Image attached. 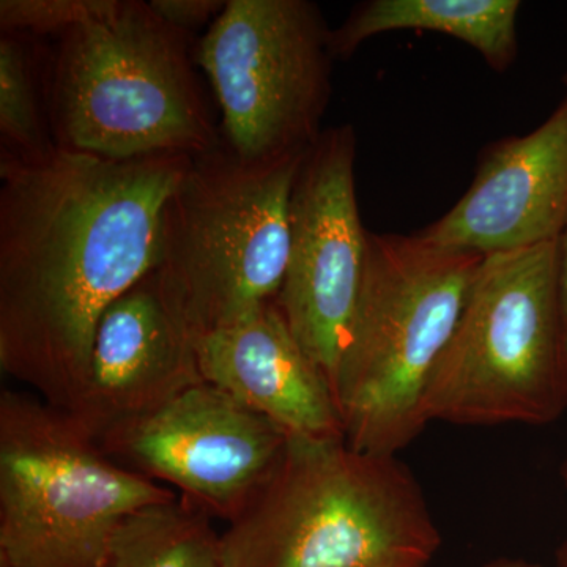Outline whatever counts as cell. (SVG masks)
Segmentation results:
<instances>
[{"mask_svg": "<svg viewBox=\"0 0 567 567\" xmlns=\"http://www.w3.org/2000/svg\"><path fill=\"white\" fill-rule=\"evenodd\" d=\"M483 567H539L536 565H532V563L524 561V559H513V558H498L494 559V561L487 563Z\"/></svg>", "mask_w": 567, "mask_h": 567, "instance_id": "obj_20", "label": "cell"}, {"mask_svg": "<svg viewBox=\"0 0 567 567\" xmlns=\"http://www.w3.org/2000/svg\"><path fill=\"white\" fill-rule=\"evenodd\" d=\"M194 344L205 383L290 439H344L330 380L298 344L276 300Z\"/></svg>", "mask_w": 567, "mask_h": 567, "instance_id": "obj_13", "label": "cell"}, {"mask_svg": "<svg viewBox=\"0 0 567 567\" xmlns=\"http://www.w3.org/2000/svg\"><path fill=\"white\" fill-rule=\"evenodd\" d=\"M44 47L21 32H0V156L37 158L55 148L44 93Z\"/></svg>", "mask_w": 567, "mask_h": 567, "instance_id": "obj_16", "label": "cell"}, {"mask_svg": "<svg viewBox=\"0 0 567 567\" xmlns=\"http://www.w3.org/2000/svg\"><path fill=\"white\" fill-rule=\"evenodd\" d=\"M567 229V96L535 132L488 145L472 185L424 240L492 256L557 241Z\"/></svg>", "mask_w": 567, "mask_h": 567, "instance_id": "obj_11", "label": "cell"}, {"mask_svg": "<svg viewBox=\"0 0 567 567\" xmlns=\"http://www.w3.org/2000/svg\"><path fill=\"white\" fill-rule=\"evenodd\" d=\"M563 481H565V487L567 492V458L565 461V464H563ZM558 567H567V539L565 543V546H563L561 551H559V563Z\"/></svg>", "mask_w": 567, "mask_h": 567, "instance_id": "obj_21", "label": "cell"}, {"mask_svg": "<svg viewBox=\"0 0 567 567\" xmlns=\"http://www.w3.org/2000/svg\"><path fill=\"white\" fill-rule=\"evenodd\" d=\"M566 409L559 240L486 256L429 380L425 421L544 425Z\"/></svg>", "mask_w": 567, "mask_h": 567, "instance_id": "obj_7", "label": "cell"}, {"mask_svg": "<svg viewBox=\"0 0 567 567\" xmlns=\"http://www.w3.org/2000/svg\"><path fill=\"white\" fill-rule=\"evenodd\" d=\"M518 0H369L331 32L334 61L352 58L365 40L394 31H432L464 41L496 73L517 58Z\"/></svg>", "mask_w": 567, "mask_h": 567, "instance_id": "obj_14", "label": "cell"}, {"mask_svg": "<svg viewBox=\"0 0 567 567\" xmlns=\"http://www.w3.org/2000/svg\"><path fill=\"white\" fill-rule=\"evenodd\" d=\"M305 153L246 162L221 144L193 158L164 205L153 275L194 341L278 297L289 259L290 196Z\"/></svg>", "mask_w": 567, "mask_h": 567, "instance_id": "obj_5", "label": "cell"}, {"mask_svg": "<svg viewBox=\"0 0 567 567\" xmlns=\"http://www.w3.org/2000/svg\"><path fill=\"white\" fill-rule=\"evenodd\" d=\"M107 567H224L212 518L186 499L147 507L112 540Z\"/></svg>", "mask_w": 567, "mask_h": 567, "instance_id": "obj_15", "label": "cell"}, {"mask_svg": "<svg viewBox=\"0 0 567 567\" xmlns=\"http://www.w3.org/2000/svg\"><path fill=\"white\" fill-rule=\"evenodd\" d=\"M199 383L194 338L152 271L100 319L87 380L70 415L103 443Z\"/></svg>", "mask_w": 567, "mask_h": 567, "instance_id": "obj_12", "label": "cell"}, {"mask_svg": "<svg viewBox=\"0 0 567 567\" xmlns=\"http://www.w3.org/2000/svg\"><path fill=\"white\" fill-rule=\"evenodd\" d=\"M484 259L420 234L369 233L363 286L333 385L352 450L395 456L429 424V380Z\"/></svg>", "mask_w": 567, "mask_h": 567, "instance_id": "obj_4", "label": "cell"}, {"mask_svg": "<svg viewBox=\"0 0 567 567\" xmlns=\"http://www.w3.org/2000/svg\"><path fill=\"white\" fill-rule=\"evenodd\" d=\"M287 443L278 425L204 382L100 445L212 520L230 524L274 475Z\"/></svg>", "mask_w": 567, "mask_h": 567, "instance_id": "obj_10", "label": "cell"}, {"mask_svg": "<svg viewBox=\"0 0 567 567\" xmlns=\"http://www.w3.org/2000/svg\"><path fill=\"white\" fill-rule=\"evenodd\" d=\"M559 301H561L567 347V229L565 234L559 237Z\"/></svg>", "mask_w": 567, "mask_h": 567, "instance_id": "obj_19", "label": "cell"}, {"mask_svg": "<svg viewBox=\"0 0 567 567\" xmlns=\"http://www.w3.org/2000/svg\"><path fill=\"white\" fill-rule=\"evenodd\" d=\"M192 43L142 0H115L103 17L55 37L44 52L55 147L117 162L218 148Z\"/></svg>", "mask_w": 567, "mask_h": 567, "instance_id": "obj_2", "label": "cell"}, {"mask_svg": "<svg viewBox=\"0 0 567 567\" xmlns=\"http://www.w3.org/2000/svg\"><path fill=\"white\" fill-rule=\"evenodd\" d=\"M563 84H565L567 87V71L565 73V76H563Z\"/></svg>", "mask_w": 567, "mask_h": 567, "instance_id": "obj_22", "label": "cell"}, {"mask_svg": "<svg viewBox=\"0 0 567 567\" xmlns=\"http://www.w3.org/2000/svg\"><path fill=\"white\" fill-rule=\"evenodd\" d=\"M331 32L309 0H227L193 48L221 110L227 151L271 162L316 144L333 91Z\"/></svg>", "mask_w": 567, "mask_h": 567, "instance_id": "obj_8", "label": "cell"}, {"mask_svg": "<svg viewBox=\"0 0 567 567\" xmlns=\"http://www.w3.org/2000/svg\"><path fill=\"white\" fill-rule=\"evenodd\" d=\"M178 498L114 461L70 413L0 393V567H107L122 525Z\"/></svg>", "mask_w": 567, "mask_h": 567, "instance_id": "obj_6", "label": "cell"}, {"mask_svg": "<svg viewBox=\"0 0 567 567\" xmlns=\"http://www.w3.org/2000/svg\"><path fill=\"white\" fill-rule=\"evenodd\" d=\"M440 543L398 457L290 436L274 475L219 535L224 567H425Z\"/></svg>", "mask_w": 567, "mask_h": 567, "instance_id": "obj_3", "label": "cell"}, {"mask_svg": "<svg viewBox=\"0 0 567 567\" xmlns=\"http://www.w3.org/2000/svg\"><path fill=\"white\" fill-rule=\"evenodd\" d=\"M193 156H0V369L73 413L100 319L158 264Z\"/></svg>", "mask_w": 567, "mask_h": 567, "instance_id": "obj_1", "label": "cell"}, {"mask_svg": "<svg viewBox=\"0 0 567 567\" xmlns=\"http://www.w3.org/2000/svg\"><path fill=\"white\" fill-rule=\"evenodd\" d=\"M227 0H151L155 13L183 33L196 31L218 18Z\"/></svg>", "mask_w": 567, "mask_h": 567, "instance_id": "obj_18", "label": "cell"}, {"mask_svg": "<svg viewBox=\"0 0 567 567\" xmlns=\"http://www.w3.org/2000/svg\"><path fill=\"white\" fill-rule=\"evenodd\" d=\"M115 0H2L0 32H21L41 39L59 37L103 17Z\"/></svg>", "mask_w": 567, "mask_h": 567, "instance_id": "obj_17", "label": "cell"}, {"mask_svg": "<svg viewBox=\"0 0 567 567\" xmlns=\"http://www.w3.org/2000/svg\"><path fill=\"white\" fill-rule=\"evenodd\" d=\"M352 125L323 130L306 151L289 207V259L276 305L331 388L363 286L369 230L354 189ZM334 393V391H333Z\"/></svg>", "mask_w": 567, "mask_h": 567, "instance_id": "obj_9", "label": "cell"}]
</instances>
